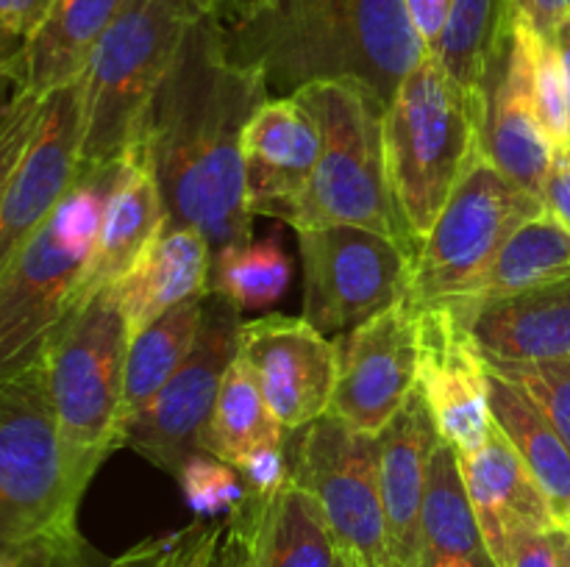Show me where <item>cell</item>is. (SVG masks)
<instances>
[{"mask_svg": "<svg viewBox=\"0 0 570 567\" xmlns=\"http://www.w3.org/2000/svg\"><path fill=\"white\" fill-rule=\"evenodd\" d=\"M267 98L262 72L234 59L226 31L195 17L137 133L167 217L204 233L212 256L254 233L243 133Z\"/></svg>", "mask_w": 570, "mask_h": 567, "instance_id": "6da1fadb", "label": "cell"}, {"mask_svg": "<svg viewBox=\"0 0 570 567\" xmlns=\"http://www.w3.org/2000/svg\"><path fill=\"white\" fill-rule=\"evenodd\" d=\"M226 42L234 59L262 72L271 98L315 81H356L384 109L426 56L404 0H273L226 31Z\"/></svg>", "mask_w": 570, "mask_h": 567, "instance_id": "7a4b0ae2", "label": "cell"}, {"mask_svg": "<svg viewBox=\"0 0 570 567\" xmlns=\"http://www.w3.org/2000/svg\"><path fill=\"white\" fill-rule=\"evenodd\" d=\"M83 493L67 472L45 361L0 381V561L87 567Z\"/></svg>", "mask_w": 570, "mask_h": 567, "instance_id": "3957f363", "label": "cell"}, {"mask_svg": "<svg viewBox=\"0 0 570 567\" xmlns=\"http://www.w3.org/2000/svg\"><path fill=\"white\" fill-rule=\"evenodd\" d=\"M117 167L120 159L78 167L65 198L0 276V381L39 365L67 317L81 306Z\"/></svg>", "mask_w": 570, "mask_h": 567, "instance_id": "277c9868", "label": "cell"}, {"mask_svg": "<svg viewBox=\"0 0 570 567\" xmlns=\"http://www.w3.org/2000/svg\"><path fill=\"white\" fill-rule=\"evenodd\" d=\"M295 98L321 128V156L293 228L356 226L399 242L415 259L417 242L395 203L384 145V103L356 81H315Z\"/></svg>", "mask_w": 570, "mask_h": 567, "instance_id": "5b68a950", "label": "cell"}, {"mask_svg": "<svg viewBox=\"0 0 570 567\" xmlns=\"http://www.w3.org/2000/svg\"><path fill=\"white\" fill-rule=\"evenodd\" d=\"M484 92L454 81L426 50L384 111V145L395 203L417 242L432 231L468 161L482 148Z\"/></svg>", "mask_w": 570, "mask_h": 567, "instance_id": "8992f818", "label": "cell"}, {"mask_svg": "<svg viewBox=\"0 0 570 567\" xmlns=\"http://www.w3.org/2000/svg\"><path fill=\"white\" fill-rule=\"evenodd\" d=\"M131 334L115 287L89 295L45 350L50 404L67 472L81 493L122 448V392Z\"/></svg>", "mask_w": 570, "mask_h": 567, "instance_id": "52a82bcc", "label": "cell"}, {"mask_svg": "<svg viewBox=\"0 0 570 567\" xmlns=\"http://www.w3.org/2000/svg\"><path fill=\"white\" fill-rule=\"evenodd\" d=\"M195 17L187 0H126L81 72V165H111L137 139Z\"/></svg>", "mask_w": 570, "mask_h": 567, "instance_id": "ba28073f", "label": "cell"}, {"mask_svg": "<svg viewBox=\"0 0 570 567\" xmlns=\"http://www.w3.org/2000/svg\"><path fill=\"white\" fill-rule=\"evenodd\" d=\"M543 211L479 148L412 259L410 298L421 309L465 304L507 239Z\"/></svg>", "mask_w": 570, "mask_h": 567, "instance_id": "9c48e42d", "label": "cell"}, {"mask_svg": "<svg viewBox=\"0 0 570 567\" xmlns=\"http://www.w3.org/2000/svg\"><path fill=\"white\" fill-rule=\"evenodd\" d=\"M304 320L348 331L410 298L412 256L393 239L356 226L298 228Z\"/></svg>", "mask_w": 570, "mask_h": 567, "instance_id": "30bf717a", "label": "cell"}, {"mask_svg": "<svg viewBox=\"0 0 570 567\" xmlns=\"http://www.w3.org/2000/svg\"><path fill=\"white\" fill-rule=\"evenodd\" d=\"M289 476L315 495L343 554L360 567H390L379 437L356 431L328 411L306 426Z\"/></svg>", "mask_w": 570, "mask_h": 567, "instance_id": "8fae6325", "label": "cell"}, {"mask_svg": "<svg viewBox=\"0 0 570 567\" xmlns=\"http://www.w3.org/2000/svg\"><path fill=\"white\" fill-rule=\"evenodd\" d=\"M239 309L209 292L193 354L142 411L122 428V445L176 476L189 454L204 450L223 378L239 350Z\"/></svg>", "mask_w": 570, "mask_h": 567, "instance_id": "7c38bea8", "label": "cell"}, {"mask_svg": "<svg viewBox=\"0 0 570 567\" xmlns=\"http://www.w3.org/2000/svg\"><path fill=\"white\" fill-rule=\"evenodd\" d=\"M332 415L362 434H379L417 389L421 315L412 298L351 328L337 342Z\"/></svg>", "mask_w": 570, "mask_h": 567, "instance_id": "4fadbf2b", "label": "cell"}, {"mask_svg": "<svg viewBox=\"0 0 570 567\" xmlns=\"http://www.w3.org/2000/svg\"><path fill=\"white\" fill-rule=\"evenodd\" d=\"M237 359L248 367L284 428H306L332 411L337 345L304 317L267 315L243 322Z\"/></svg>", "mask_w": 570, "mask_h": 567, "instance_id": "5bb4252c", "label": "cell"}, {"mask_svg": "<svg viewBox=\"0 0 570 567\" xmlns=\"http://www.w3.org/2000/svg\"><path fill=\"white\" fill-rule=\"evenodd\" d=\"M529 33L532 26L507 11L504 33L484 78L482 150L515 187L543 200L554 145L534 109Z\"/></svg>", "mask_w": 570, "mask_h": 567, "instance_id": "9a60e30c", "label": "cell"}, {"mask_svg": "<svg viewBox=\"0 0 570 567\" xmlns=\"http://www.w3.org/2000/svg\"><path fill=\"white\" fill-rule=\"evenodd\" d=\"M81 133L83 94L78 78L45 98L37 133L0 198V276L76 181L81 167Z\"/></svg>", "mask_w": 570, "mask_h": 567, "instance_id": "2e32d148", "label": "cell"}, {"mask_svg": "<svg viewBox=\"0 0 570 567\" xmlns=\"http://www.w3.org/2000/svg\"><path fill=\"white\" fill-rule=\"evenodd\" d=\"M415 304V300H412ZM421 367L417 389L429 406L438 434L456 448L473 454L495 428L490 415L484 359L473 348L465 326L449 306L421 309Z\"/></svg>", "mask_w": 570, "mask_h": 567, "instance_id": "e0dca14e", "label": "cell"}, {"mask_svg": "<svg viewBox=\"0 0 570 567\" xmlns=\"http://www.w3.org/2000/svg\"><path fill=\"white\" fill-rule=\"evenodd\" d=\"M321 156V128L295 94L267 98L243 133L245 195L250 215L293 226Z\"/></svg>", "mask_w": 570, "mask_h": 567, "instance_id": "ac0fdd59", "label": "cell"}, {"mask_svg": "<svg viewBox=\"0 0 570 567\" xmlns=\"http://www.w3.org/2000/svg\"><path fill=\"white\" fill-rule=\"evenodd\" d=\"M449 309L488 365H534L570 356V272L471 309Z\"/></svg>", "mask_w": 570, "mask_h": 567, "instance_id": "d6986e66", "label": "cell"}, {"mask_svg": "<svg viewBox=\"0 0 570 567\" xmlns=\"http://www.w3.org/2000/svg\"><path fill=\"white\" fill-rule=\"evenodd\" d=\"M438 439V426L421 389L410 395L404 409L379 434V487L387 523L390 567L423 565L421 509L429 456Z\"/></svg>", "mask_w": 570, "mask_h": 567, "instance_id": "ffe728a7", "label": "cell"}, {"mask_svg": "<svg viewBox=\"0 0 570 567\" xmlns=\"http://www.w3.org/2000/svg\"><path fill=\"white\" fill-rule=\"evenodd\" d=\"M165 222L167 209L159 181H156L142 142L134 139L126 153L120 156L117 178L106 198L98 242H95L92 261H89L87 278H83L81 304L89 295L115 287L131 270L134 261L142 256V250L148 248L150 239L161 231Z\"/></svg>", "mask_w": 570, "mask_h": 567, "instance_id": "44dd1931", "label": "cell"}, {"mask_svg": "<svg viewBox=\"0 0 570 567\" xmlns=\"http://www.w3.org/2000/svg\"><path fill=\"white\" fill-rule=\"evenodd\" d=\"M212 248L195 228L173 222L150 239L131 270L115 284L128 334H139L165 311L209 292Z\"/></svg>", "mask_w": 570, "mask_h": 567, "instance_id": "7402d4cb", "label": "cell"}, {"mask_svg": "<svg viewBox=\"0 0 570 567\" xmlns=\"http://www.w3.org/2000/svg\"><path fill=\"white\" fill-rule=\"evenodd\" d=\"M462 476L468 495L482 528L484 548L495 565L504 559L507 534L518 526L557 528L554 511L546 500L543 489L523 465L510 439L499 431H490L488 442L473 454H460Z\"/></svg>", "mask_w": 570, "mask_h": 567, "instance_id": "603a6c76", "label": "cell"}, {"mask_svg": "<svg viewBox=\"0 0 570 567\" xmlns=\"http://www.w3.org/2000/svg\"><path fill=\"white\" fill-rule=\"evenodd\" d=\"M126 0H56L48 20L22 44V76L17 87L48 98L78 81Z\"/></svg>", "mask_w": 570, "mask_h": 567, "instance_id": "cb8c5ba5", "label": "cell"}, {"mask_svg": "<svg viewBox=\"0 0 570 567\" xmlns=\"http://www.w3.org/2000/svg\"><path fill=\"white\" fill-rule=\"evenodd\" d=\"M484 381H488L490 415L499 431L510 439L523 465L529 467L538 487L543 489L557 523H570V448L557 434L540 406L523 392L518 384L501 376L495 367L484 361Z\"/></svg>", "mask_w": 570, "mask_h": 567, "instance_id": "d4e9b609", "label": "cell"}, {"mask_svg": "<svg viewBox=\"0 0 570 567\" xmlns=\"http://www.w3.org/2000/svg\"><path fill=\"white\" fill-rule=\"evenodd\" d=\"M421 528L423 561L468 559L488 550L462 476L460 454L443 437L429 456Z\"/></svg>", "mask_w": 570, "mask_h": 567, "instance_id": "484cf974", "label": "cell"}, {"mask_svg": "<svg viewBox=\"0 0 570 567\" xmlns=\"http://www.w3.org/2000/svg\"><path fill=\"white\" fill-rule=\"evenodd\" d=\"M337 543L321 504L293 476L267 495L259 517L262 567H334Z\"/></svg>", "mask_w": 570, "mask_h": 567, "instance_id": "4316f807", "label": "cell"}, {"mask_svg": "<svg viewBox=\"0 0 570 567\" xmlns=\"http://www.w3.org/2000/svg\"><path fill=\"white\" fill-rule=\"evenodd\" d=\"M206 295L165 311L131 337L126 359V392H122V428L159 395V389L193 354L204 320Z\"/></svg>", "mask_w": 570, "mask_h": 567, "instance_id": "83f0119b", "label": "cell"}, {"mask_svg": "<svg viewBox=\"0 0 570 567\" xmlns=\"http://www.w3.org/2000/svg\"><path fill=\"white\" fill-rule=\"evenodd\" d=\"M570 272V231L554 220L549 211L523 222L504 242L488 276L482 278L476 292L456 304V309L488 304V300L507 298L523 292L538 284L554 281Z\"/></svg>", "mask_w": 570, "mask_h": 567, "instance_id": "f1b7e54d", "label": "cell"}, {"mask_svg": "<svg viewBox=\"0 0 570 567\" xmlns=\"http://www.w3.org/2000/svg\"><path fill=\"white\" fill-rule=\"evenodd\" d=\"M265 445H284V426L273 415L248 367L234 359L212 411L204 450L234 467L245 454Z\"/></svg>", "mask_w": 570, "mask_h": 567, "instance_id": "f546056e", "label": "cell"}, {"mask_svg": "<svg viewBox=\"0 0 570 567\" xmlns=\"http://www.w3.org/2000/svg\"><path fill=\"white\" fill-rule=\"evenodd\" d=\"M293 278V261L284 253L276 233L259 242L228 245L212 256L209 292L220 295L232 306L265 309L284 298Z\"/></svg>", "mask_w": 570, "mask_h": 567, "instance_id": "4dcf8cb0", "label": "cell"}, {"mask_svg": "<svg viewBox=\"0 0 570 567\" xmlns=\"http://www.w3.org/2000/svg\"><path fill=\"white\" fill-rule=\"evenodd\" d=\"M507 0H454L449 26L434 53L460 87L484 92V78L501 42Z\"/></svg>", "mask_w": 570, "mask_h": 567, "instance_id": "1f68e13d", "label": "cell"}, {"mask_svg": "<svg viewBox=\"0 0 570 567\" xmlns=\"http://www.w3.org/2000/svg\"><path fill=\"white\" fill-rule=\"evenodd\" d=\"M176 476L184 500L198 517L232 515L248 495L239 472L206 450L189 454Z\"/></svg>", "mask_w": 570, "mask_h": 567, "instance_id": "d6a6232c", "label": "cell"}, {"mask_svg": "<svg viewBox=\"0 0 570 567\" xmlns=\"http://www.w3.org/2000/svg\"><path fill=\"white\" fill-rule=\"evenodd\" d=\"M529 50H532V94L538 109L540 126L551 139L554 150L570 148V103L566 76H562L560 53L554 39L543 37L532 28L529 33Z\"/></svg>", "mask_w": 570, "mask_h": 567, "instance_id": "836d02e7", "label": "cell"}, {"mask_svg": "<svg viewBox=\"0 0 570 567\" xmlns=\"http://www.w3.org/2000/svg\"><path fill=\"white\" fill-rule=\"evenodd\" d=\"M540 406L570 448V356L534 365H490Z\"/></svg>", "mask_w": 570, "mask_h": 567, "instance_id": "e575fe53", "label": "cell"}, {"mask_svg": "<svg viewBox=\"0 0 570 567\" xmlns=\"http://www.w3.org/2000/svg\"><path fill=\"white\" fill-rule=\"evenodd\" d=\"M45 98L17 87L9 103L0 109V198L14 178L42 117Z\"/></svg>", "mask_w": 570, "mask_h": 567, "instance_id": "d590c367", "label": "cell"}, {"mask_svg": "<svg viewBox=\"0 0 570 567\" xmlns=\"http://www.w3.org/2000/svg\"><path fill=\"white\" fill-rule=\"evenodd\" d=\"M267 495H245L243 504L228 515L223 526L217 567H262L259 565V517Z\"/></svg>", "mask_w": 570, "mask_h": 567, "instance_id": "8d00e7d4", "label": "cell"}, {"mask_svg": "<svg viewBox=\"0 0 570 567\" xmlns=\"http://www.w3.org/2000/svg\"><path fill=\"white\" fill-rule=\"evenodd\" d=\"M557 528H512L507 534L504 559L499 567H562L560 550H557Z\"/></svg>", "mask_w": 570, "mask_h": 567, "instance_id": "74e56055", "label": "cell"}, {"mask_svg": "<svg viewBox=\"0 0 570 567\" xmlns=\"http://www.w3.org/2000/svg\"><path fill=\"white\" fill-rule=\"evenodd\" d=\"M234 470L239 472L248 493L276 495L289 478L287 461H284V445H265V448L250 450L234 465Z\"/></svg>", "mask_w": 570, "mask_h": 567, "instance_id": "f35d334b", "label": "cell"}, {"mask_svg": "<svg viewBox=\"0 0 570 567\" xmlns=\"http://www.w3.org/2000/svg\"><path fill=\"white\" fill-rule=\"evenodd\" d=\"M406 14H410L412 28L417 31L421 42L426 44V50H438L440 39H443L445 26H449L451 6L454 0H404Z\"/></svg>", "mask_w": 570, "mask_h": 567, "instance_id": "ab89813d", "label": "cell"}, {"mask_svg": "<svg viewBox=\"0 0 570 567\" xmlns=\"http://www.w3.org/2000/svg\"><path fill=\"white\" fill-rule=\"evenodd\" d=\"M187 3L198 17L217 22L223 31H234V28L254 20L273 0H187Z\"/></svg>", "mask_w": 570, "mask_h": 567, "instance_id": "60d3db41", "label": "cell"}, {"mask_svg": "<svg viewBox=\"0 0 570 567\" xmlns=\"http://www.w3.org/2000/svg\"><path fill=\"white\" fill-rule=\"evenodd\" d=\"M543 206L560 226L570 231V148L554 150V161L546 176Z\"/></svg>", "mask_w": 570, "mask_h": 567, "instance_id": "b9f144b4", "label": "cell"}, {"mask_svg": "<svg viewBox=\"0 0 570 567\" xmlns=\"http://www.w3.org/2000/svg\"><path fill=\"white\" fill-rule=\"evenodd\" d=\"M53 6L56 0H0V26L26 42L48 20Z\"/></svg>", "mask_w": 570, "mask_h": 567, "instance_id": "7bdbcfd3", "label": "cell"}, {"mask_svg": "<svg viewBox=\"0 0 570 567\" xmlns=\"http://www.w3.org/2000/svg\"><path fill=\"white\" fill-rule=\"evenodd\" d=\"M220 526H189L187 539L178 550L173 567H217V554H220Z\"/></svg>", "mask_w": 570, "mask_h": 567, "instance_id": "ee69618b", "label": "cell"}, {"mask_svg": "<svg viewBox=\"0 0 570 567\" xmlns=\"http://www.w3.org/2000/svg\"><path fill=\"white\" fill-rule=\"evenodd\" d=\"M507 11L523 17L543 37H551V31L570 14V0H507Z\"/></svg>", "mask_w": 570, "mask_h": 567, "instance_id": "f6af8a7d", "label": "cell"}, {"mask_svg": "<svg viewBox=\"0 0 570 567\" xmlns=\"http://www.w3.org/2000/svg\"><path fill=\"white\" fill-rule=\"evenodd\" d=\"M22 39L0 26V109L9 103V89L14 92L22 76Z\"/></svg>", "mask_w": 570, "mask_h": 567, "instance_id": "bcb514c9", "label": "cell"}, {"mask_svg": "<svg viewBox=\"0 0 570 567\" xmlns=\"http://www.w3.org/2000/svg\"><path fill=\"white\" fill-rule=\"evenodd\" d=\"M551 39H554L557 53H560V64H562V76H566L568 103H570V14L554 28V31H551Z\"/></svg>", "mask_w": 570, "mask_h": 567, "instance_id": "7dc6e473", "label": "cell"}, {"mask_svg": "<svg viewBox=\"0 0 570 567\" xmlns=\"http://www.w3.org/2000/svg\"><path fill=\"white\" fill-rule=\"evenodd\" d=\"M421 567H499L493 561V556L484 550L479 556H468V559H443V561H423Z\"/></svg>", "mask_w": 570, "mask_h": 567, "instance_id": "c3c4849f", "label": "cell"}, {"mask_svg": "<svg viewBox=\"0 0 570 567\" xmlns=\"http://www.w3.org/2000/svg\"><path fill=\"white\" fill-rule=\"evenodd\" d=\"M557 550H560V565L570 567V539L566 528H557Z\"/></svg>", "mask_w": 570, "mask_h": 567, "instance_id": "681fc988", "label": "cell"}, {"mask_svg": "<svg viewBox=\"0 0 570 567\" xmlns=\"http://www.w3.org/2000/svg\"><path fill=\"white\" fill-rule=\"evenodd\" d=\"M334 567H360V565H356V561L351 559L348 554H343V550H340V554H337V561H334Z\"/></svg>", "mask_w": 570, "mask_h": 567, "instance_id": "f907efd6", "label": "cell"}, {"mask_svg": "<svg viewBox=\"0 0 570 567\" xmlns=\"http://www.w3.org/2000/svg\"><path fill=\"white\" fill-rule=\"evenodd\" d=\"M0 567H17V565H11V561H0Z\"/></svg>", "mask_w": 570, "mask_h": 567, "instance_id": "816d5d0a", "label": "cell"}, {"mask_svg": "<svg viewBox=\"0 0 570 567\" xmlns=\"http://www.w3.org/2000/svg\"><path fill=\"white\" fill-rule=\"evenodd\" d=\"M562 528H566V534H568V539H570V523H568V526H562Z\"/></svg>", "mask_w": 570, "mask_h": 567, "instance_id": "f5cc1de1", "label": "cell"}]
</instances>
